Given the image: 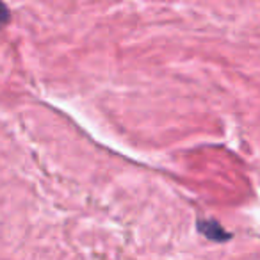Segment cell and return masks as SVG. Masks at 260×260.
Segmentation results:
<instances>
[{"label":"cell","instance_id":"obj_1","mask_svg":"<svg viewBox=\"0 0 260 260\" xmlns=\"http://www.w3.org/2000/svg\"><path fill=\"white\" fill-rule=\"evenodd\" d=\"M8 22H9V9H8V6L0 0V29H2Z\"/></svg>","mask_w":260,"mask_h":260}]
</instances>
